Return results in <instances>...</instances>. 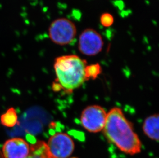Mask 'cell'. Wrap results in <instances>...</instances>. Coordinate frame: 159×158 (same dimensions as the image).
<instances>
[{"label":"cell","instance_id":"1","mask_svg":"<svg viewBox=\"0 0 159 158\" xmlns=\"http://www.w3.org/2000/svg\"><path fill=\"white\" fill-rule=\"evenodd\" d=\"M106 138L120 151L129 155L141 152L142 144L134 126L120 108H113L107 113L103 129Z\"/></svg>","mask_w":159,"mask_h":158},{"label":"cell","instance_id":"2","mask_svg":"<svg viewBox=\"0 0 159 158\" xmlns=\"http://www.w3.org/2000/svg\"><path fill=\"white\" fill-rule=\"evenodd\" d=\"M87 61L75 55H65L56 59L54 69L56 75V88L69 93L79 88L87 81Z\"/></svg>","mask_w":159,"mask_h":158},{"label":"cell","instance_id":"3","mask_svg":"<svg viewBox=\"0 0 159 158\" xmlns=\"http://www.w3.org/2000/svg\"><path fill=\"white\" fill-rule=\"evenodd\" d=\"M77 33L75 24L66 18H58L50 24L48 36L51 40L57 45H66L71 43Z\"/></svg>","mask_w":159,"mask_h":158},{"label":"cell","instance_id":"4","mask_svg":"<svg viewBox=\"0 0 159 158\" xmlns=\"http://www.w3.org/2000/svg\"><path fill=\"white\" fill-rule=\"evenodd\" d=\"M107 116V113L102 106L97 105H90L84 109L81 113V125L90 133H98L104 129Z\"/></svg>","mask_w":159,"mask_h":158},{"label":"cell","instance_id":"5","mask_svg":"<svg viewBox=\"0 0 159 158\" xmlns=\"http://www.w3.org/2000/svg\"><path fill=\"white\" fill-rule=\"evenodd\" d=\"M48 151L54 158H69L75 149L72 138L65 133L54 134L47 143Z\"/></svg>","mask_w":159,"mask_h":158},{"label":"cell","instance_id":"6","mask_svg":"<svg viewBox=\"0 0 159 158\" xmlns=\"http://www.w3.org/2000/svg\"><path fill=\"white\" fill-rule=\"evenodd\" d=\"M104 46V41L101 34L92 29H86L79 37L78 49L81 54L93 56L99 54Z\"/></svg>","mask_w":159,"mask_h":158},{"label":"cell","instance_id":"7","mask_svg":"<svg viewBox=\"0 0 159 158\" xmlns=\"http://www.w3.org/2000/svg\"><path fill=\"white\" fill-rule=\"evenodd\" d=\"M30 151V146L24 139L14 138L6 141L2 147L4 158H26Z\"/></svg>","mask_w":159,"mask_h":158},{"label":"cell","instance_id":"8","mask_svg":"<svg viewBox=\"0 0 159 158\" xmlns=\"http://www.w3.org/2000/svg\"><path fill=\"white\" fill-rule=\"evenodd\" d=\"M159 115L154 114L147 117L143 125V130L152 140L159 141Z\"/></svg>","mask_w":159,"mask_h":158},{"label":"cell","instance_id":"9","mask_svg":"<svg viewBox=\"0 0 159 158\" xmlns=\"http://www.w3.org/2000/svg\"><path fill=\"white\" fill-rule=\"evenodd\" d=\"M26 158H54L50 154L47 143L38 141L30 146V151Z\"/></svg>","mask_w":159,"mask_h":158},{"label":"cell","instance_id":"10","mask_svg":"<svg viewBox=\"0 0 159 158\" xmlns=\"http://www.w3.org/2000/svg\"><path fill=\"white\" fill-rule=\"evenodd\" d=\"M2 125L7 127L15 126L18 123V115L14 108H10L1 116Z\"/></svg>","mask_w":159,"mask_h":158},{"label":"cell","instance_id":"11","mask_svg":"<svg viewBox=\"0 0 159 158\" xmlns=\"http://www.w3.org/2000/svg\"><path fill=\"white\" fill-rule=\"evenodd\" d=\"M102 72V67L99 64H92L87 66L86 68V77L87 80L95 79Z\"/></svg>","mask_w":159,"mask_h":158},{"label":"cell","instance_id":"12","mask_svg":"<svg viewBox=\"0 0 159 158\" xmlns=\"http://www.w3.org/2000/svg\"><path fill=\"white\" fill-rule=\"evenodd\" d=\"M100 22L104 27H110L114 23V18L111 14L106 12L101 15Z\"/></svg>","mask_w":159,"mask_h":158},{"label":"cell","instance_id":"13","mask_svg":"<svg viewBox=\"0 0 159 158\" xmlns=\"http://www.w3.org/2000/svg\"></svg>","mask_w":159,"mask_h":158}]
</instances>
